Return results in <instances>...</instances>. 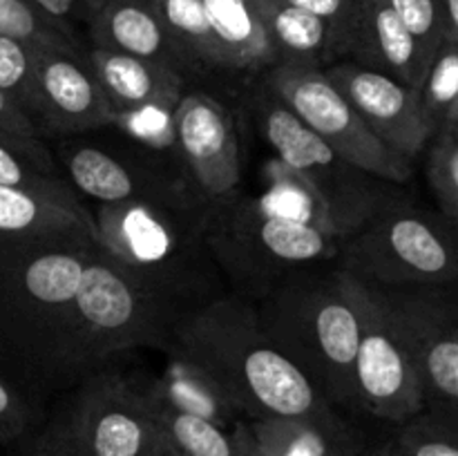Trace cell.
Segmentation results:
<instances>
[{"instance_id": "6da1fadb", "label": "cell", "mask_w": 458, "mask_h": 456, "mask_svg": "<svg viewBox=\"0 0 458 456\" xmlns=\"http://www.w3.org/2000/svg\"><path fill=\"white\" fill-rule=\"evenodd\" d=\"M94 241L0 237V362L22 389L79 383L74 298Z\"/></svg>"}, {"instance_id": "7a4b0ae2", "label": "cell", "mask_w": 458, "mask_h": 456, "mask_svg": "<svg viewBox=\"0 0 458 456\" xmlns=\"http://www.w3.org/2000/svg\"><path fill=\"white\" fill-rule=\"evenodd\" d=\"M170 353L215 383L249 420L343 414L268 342L253 302L242 295H222L182 320Z\"/></svg>"}, {"instance_id": "3957f363", "label": "cell", "mask_w": 458, "mask_h": 456, "mask_svg": "<svg viewBox=\"0 0 458 456\" xmlns=\"http://www.w3.org/2000/svg\"><path fill=\"white\" fill-rule=\"evenodd\" d=\"M253 307L268 342L298 367L313 389L335 410L356 411V277L334 262L304 268L253 300Z\"/></svg>"}, {"instance_id": "277c9868", "label": "cell", "mask_w": 458, "mask_h": 456, "mask_svg": "<svg viewBox=\"0 0 458 456\" xmlns=\"http://www.w3.org/2000/svg\"><path fill=\"white\" fill-rule=\"evenodd\" d=\"M210 201L201 195L98 204V249L191 316L217 293V264L206 244Z\"/></svg>"}, {"instance_id": "5b68a950", "label": "cell", "mask_w": 458, "mask_h": 456, "mask_svg": "<svg viewBox=\"0 0 458 456\" xmlns=\"http://www.w3.org/2000/svg\"><path fill=\"white\" fill-rule=\"evenodd\" d=\"M206 244L237 295L253 302L293 273L335 264L343 237L286 213L268 195L244 197L237 188L210 201Z\"/></svg>"}, {"instance_id": "8992f818", "label": "cell", "mask_w": 458, "mask_h": 456, "mask_svg": "<svg viewBox=\"0 0 458 456\" xmlns=\"http://www.w3.org/2000/svg\"><path fill=\"white\" fill-rule=\"evenodd\" d=\"M79 380L139 347L173 349L188 313L112 259L94 241L74 298Z\"/></svg>"}, {"instance_id": "52a82bcc", "label": "cell", "mask_w": 458, "mask_h": 456, "mask_svg": "<svg viewBox=\"0 0 458 456\" xmlns=\"http://www.w3.org/2000/svg\"><path fill=\"white\" fill-rule=\"evenodd\" d=\"M456 226L392 197L344 237L335 266L374 289L456 286Z\"/></svg>"}, {"instance_id": "ba28073f", "label": "cell", "mask_w": 458, "mask_h": 456, "mask_svg": "<svg viewBox=\"0 0 458 456\" xmlns=\"http://www.w3.org/2000/svg\"><path fill=\"white\" fill-rule=\"evenodd\" d=\"M16 443L40 456H157L164 438L139 384L97 369Z\"/></svg>"}, {"instance_id": "9c48e42d", "label": "cell", "mask_w": 458, "mask_h": 456, "mask_svg": "<svg viewBox=\"0 0 458 456\" xmlns=\"http://www.w3.org/2000/svg\"><path fill=\"white\" fill-rule=\"evenodd\" d=\"M258 110L264 141L313 197L325 231L344 240L392 199L385 188L389 182L371 177L335 155L267 89L258 98Z\"/></svg>"}, {"instance_id": "30bf717a", "label": "cell", "mask_w": 458, "mask_h": 456, "mask_svg": "<svg viewBox=\"0 0 458 456\" xmlns=\"http://www.w3.org/2000/svg\"><path fill=\"white\" fill-rule=\"evenodd\" d=\"M376 293L414 369L425 410L458 418L456 286L376 289Z\"/></svg>"}, {"instance_id": "8fae6325", "label": "cell", "mask_w": 458, "mask_h": 456, "mask_svg": "<svg viewBox=\"0 0 458 456\" xmlns=\"http://www.w3.org/2000/svg\"><path fill=\"white\" fill-rule=\"evenodd\" d=\"M264 89L291 114L298 116L335 155L362 173L389 183H405L411 177L414 161L385 146L322 70L273 65L267 70Z\"/></svg>"}, {"instance_id": "7c38bea8", "label": "cell", "mask_w": 458, "mask_h": 456, "mask_svg": "<svg viewBox=\"0 0 458 456\" xmlns=\"http://www.w3.org/2000/svg\"><path fill=\"white\" fill-rule=\"evenodd\" d=\"M360 334H358L353 384L356 411L401 423L425 410L419 380L387 320L378 293L358 280Z\"/></svg>"}, {"instance_id": "4fadbf2b", "label": "cell", "mask_w": 458, "mask_h": 456, "mask_svg": "<svg viewBox=\"0 0 458 456\" xmlns=\"http://www.w3.org/2000/svg\"><path fill=\"white\" fill-rule=\"evenodd\" d=\"M174 155L206 201L240 188L242 164L231 110L204 92H186L173 112Z\"/></svg>"}, {"instance_id": "5bb4252c", "label": "cell", "mask_w": 458, "mask_h": 456, "mask_svg": "<svg viewBox=\"0 0 458 456\" xmlns=\"http://www.w3.org/2000/svg\"><path fill=\"white\" fill-rule=\"evenodd\" d=\"M322 72L385 146L410 161L423 152L432 137L420 116L419 89L353 61H335Z\"/></svg>"}, {"instance_id": "9a60e30c", "label": "cell", "mask_w": 458, "mask_h": 456, "mask_svg": "<svg viewBox=\"0 0 458 456\" xmlns=\"http://www.w3.org/2000/svg\"><path fill=\"white\" fill-rule=\"evenodd\" d=\"M36 88L43 137L88 132L114 121L83 49L36 47Z\"/></svg>"}, {"instance_id": "2e32d148", "label": "cell", "mask_w": 458, "mask_h": 456, "mask_svg": "<svg viewBox=\"0 0 458 456\" xmlns=\"http://www.w3.org/2000/svg\"><path fill=\"white\" fill-rule=\"evenodd\" d=\"M65 170V182L72 190L92 197L98 204L199 195L182 170L173 173L150 161L132 164L97 146H74L67 150Z\"/></svg>"}, {"instance_id": "e0dca14e", "label": "cell", "mask_w": 458, "mask_h": 456, "mask_svg": "<svg viewBox=\"0 0 458 456\" xmlns=\"http://www.w3.org/2000/svg\"><path fill=\"white\" fill-rule=\"evenodd\" d=\"M85 56L114 116L148 110L173 114L186 94V76L161 63L101 47H92Z\"/></svg>"}, {"instance_id": "ac0fdd59", "label": "cell", "mask_w": 458, "mask_h": 456, "mask_svg": "<svg viewBox=\"0 0 458 456\" xmlns=\"http://www.w3.org/2000/svg\"><path fill=\"white\" fill-rule=\"evenodd\" d=\"M85 4L92 47L161 63L188 80L186 65L150 0H85Z\"/></svg>"}, {"instance_id": "d6986e66", "label": "cell", "mask_w": 458, "mask_h": 456, "mask_svg": "<svg viewBox=\"0 0 458 456\" xmlns=\"http://www.w3.org/2000/svg\"><path fill=\"white\" fill-rule=\"evenodd\" d=\"M347 56L407 88H419L428 70L414 38L403 27L389 0H358Z\"/></svg>"}, {"instance_id": "ffe728a7", "label": "cell", "mask_w": 458, "mask_h": 456, "mask_svg": "<svg viewBox=\"0 0 458 456\" xmlns=\"http://www.w3.org/2000/svg\"><path fill=\"white\" fill-rule=\"evenodd\" d=\"M258 456H360L367 438L344 414L318 418L249 420Z\"/></svg>"}, {"instance_id": "44dd1931", "label": "cell", "mask_w": 458, "mask_h": 456, "mask_svg": "<svg viewBox=\"0 0 458 456\" xmlns=\"http://www.w3.org/2000/svg\"><path fill=\"white\" fill-rule=\"evenodd\" d=\"M45 235L94 237V219L76 192H40L0 186V237Z\"/></svg>"}, {"instance_id": "7402d4cb", "label": "cell", "mask_w": 458, "mask_h": 456, "mask_svg": "<svg viewBox=\"0 0 458 456\" xmlns=\"http://www.w3.org/2000/svg\"><path fill=\"white\" fill-rule=\"evenodd\" d=\"M146 396L148 410L159 427L161 438L168 447L183 456H258L249 420L235 425H222L199 414L182 410L164 398L152 396L139 387Z\"/></svg>"}, {"instance_id": "603a6c76", "label": "cell", "mask_w": 458, "mask_h": 456, "mask_svg": "<svg viewBox=\"0 0 458 456\" xmlns=\"http://www.w3.org/2000/svg\"><path fill=\"white\" fill-rule=\"evenodd\" d=\"M253 4L276 54V65L325 70L343 61L334 34L320 18L282 0H253Z\"/></svg>"}, {"instance_id": "cb8c5ba5", "label": "cell", "mask_w": 458, "mask_h": 456, "mask_svg": "<svg viewBox=\"0 0 458 456\" xmlns=\"http://www.w3.org/2000/svg\"><path fill=\"white\" fill-rule=\"evenodd\" d=\"M201 4L224 70L255 74L276 65V54L253 0H201Z\"/></svg>"}, {"instance_id": "d4e9b609", "label": "cell", "mask_w": 458, "mask_h": 456, "mask_svg": "<svg viewBox=\"0 0 458 456\" xmlns=\"http://www.w3.org/2000/svg\"><path fill=\"white\" fill-rule=\"evenodd\" d=\"M173 40L174 49L191 74H210L224 70L217 43L210 31L201 0H150Z\"/></svg>"}, {"instance_id": "484cf974", "label": "cell", "mask_w": 458, "mask_h": 456, "mask_svg": "<svg viewBox=\"0 0 458 456\" xmlns=\"http://www.w3.org/2000/svg\"><path fill=\"white\" fill-rule=\"evenodd\" d=\"M419 106L429 137L458 128V43L443 40L419 83Z\"/></svg>"}, {"instance_id": "4316f807", "label": "cell", "mask_w": 458, "mask_h": 456, "mask_svg": "<svg viewBox=\"0 0 458 456\" xmlns=\"http://www.w3.org/2000/svg\"><path fill=\"white\" fill-rule=\"evenodd\" d=\"M0 186L70 192L43 141H25L0 130Z\"/></svg>"}, {"instance_id": "83f0119b", "label": "cell", "mask_w": 458, "mask_h": 456, "mask_svg": "<svg viewBox=\"0 0 458 456\" xmlns=\"http://www.w3.org/2000/svg\"><path fill=\"white\" fill-rule=\"evenodd\" d=\"M458 418L438 411L419 414L396 423L387 445L401 456H458Z\"/></svg>"}, {"instance_id": "f1b7e54d", "label": "cell", "mask_w": 458, "mask_h": 456, "mask_svg": "<svg viewBox=\"0 0 458 456\" xmlns=\"http://www.w3.org/2000/svg\"><path fill=\"white\" fill-rule=\"evenodd\" d=\"M0 36L16 38L31 47H76L74 30L58 25L30 0H0Z\"/></svg>"}, {"instance_id": "f546056e", "label": "cell", "mask_w": 458, "mask_h": 456, "mask_svg": "<svg viewBox=\"0 0 458 456\" xmlns=\"http://www.w3.org/2000/svg\"><path fill=\"white\" fill-rule=\"evenodd\" d=\"M0 92L16 103L40 130L38 88H36V47L0 36ZM43 134V130H40Z\"/></svg>"}, {"instance_id": "4dcf8cb0", "label": "cell", "mask_w": 458, "mask_h": 456, "mask_svg": "<svg viewBox=\"0 0 458 456\" xmlns=\"http://www.w3.org/2000/svg\"><path fill=\"white\" fill-rule=\"evenodd\" d=\"M425 173L438 213L447 222L458 224V128H443L429 139Z\"/></svg>"}, {"instance_id": "1f68e13d", "label": "cell", "mask_w": 458, "mask_h": 456, "mask_svg": "<svg viewBox=\"0 0 458 456\" xmlns=\"http://www.w3.org/2000/svg\"><path fill=\"white\" fill-rule=\"evenodd\" d=\"M403 27L410 31L419 47L425 67L432 61L434 52L443 43L441 21H438L437 0H389Z\"/></svg>"}, {"instance_id": "d6a6232c", "label": "cell", "mask_w": 458, "mask_h": 456, "mask_svg": "<svg viewBox=\"0 0 458 456\" xmlns=\"http://www.w3.org/2000/svg\"><path fill=\"white\" fill-rule=\"evenodd\" d=\"M34 429V407L25 389L0 371V445H13Z\"/></svg>"}, {"instance_id": "836d02e7", "label": "cell", "mask_w": 458, "mask_h": 456, "mask_svg": "<svg viewBox=\"0 0 458 456\" xmlns=\"http://www.w3.org/2000/svg\"><path fill=\"white\" fill-rule=\"evenodd\" d=\"M282 3L304 9L311 16L320 18L334 34L340 58L347 56V40L353 25V16H356L358 0H282Z\"/></svg>"}, {"instance_id": "e575fe53", "label": "cell", "mask_w": 458, "mask_h": 456, "mask_svg": "<svg viewBox=\"0 0 458 456\" xmlns=\"http://www.w3.org/2000/svg\"><path fill=\"white\" fill-rule=\"evenodd\" d=\"M0 130L25 141H43V134L36 128L34 121L3 92H0Z\"/></svg>"}, {"instance_id": "d590c367", "label": "cell", "mask_w": 458, "mask_h": 456, "mask_svg": "<svg viewBox=\"0 0 458 456\" xmlns=\"http://www.w3.org/2000/svg\"><path fill=\"white\" fill-rule=\"evenodd\" d=\"M30 3L47 18H52L63 27H70V30H74L76 22L85 21V16H88L85 0H30Z\"/></svg>"}, {"instance_id": "8d00e7d4", "label": "cell", "mask_w": 458, "mask_h": 456, "mask_svg": "<svg viewBox=\"0 0 458 456\" xmlns=\"http://www.w3.org/2000/svg\"><path fill=\"white\" fill-rule=\"evenodd\" d=\"M443 40L458 43V0H437Z\"/></svg>"}, {"instance_id": "74e56055", "label": "cell", "mask_w": 458, "mask_h": 456, "mask_svg": "<svg viewBox=\"0 0 458 456\" xmlns=\"http://www.w3.org/2000/svg\"><path fill=\"white\" fill-rule=\"evenodd\" d=\"M360 456H401V454H396V452L387 445V441H383L378 443V445H371V447L367 445Z\"/></svg>"}, {"instance_id": "f35d334b", "label": "cell", "mask_w": 458, "mask_h": 456, "mask_svg": "<svg viewBox=\"0 0 458 456\" xmlns=\"http://www.w3.org/2000/svg\"><path fill=\"white\" fill-rule=\"evenodd\" d=\"M13 450H12V456H40V454H36V452H31V450H27L25 445H21V443H13Z\"/></svg>"}, {"instance_id": "ab89813d", "label": "cell", "mask_w": 458, "mask_h": 456, "mask_svg": "<svg viewBox=\"0 0 458 456\" xmlns=\"http://www.w3.org/2000/svg\"><path fill=\"white\" fill-rule=\"evenodd\" d=\"M157 456H183V454H179V452H174L173 447H168L164 443V445H161V450H159V454H157Z\"/></svg>"}]
</instances>
